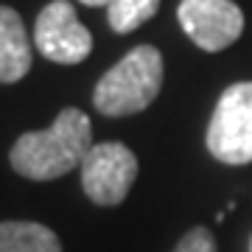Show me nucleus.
I'll return each mask as SVG.
<instances>
[{
  "label": "nucleus",
  "instance_id": "f257e3e1",
  "mask_svg": "<svg viewBox=\"0 0 252 252\" xmlns=\"http://www.w3.org/2000/svg\"><path fill=\"white\" fill-rule=\"evenodd\" d=\"M93 149L90 118L76 107H64L48 129L26 132L9 152L11 168L34 182H51L79 168Z\"/></svg>",
  "mask_w": 252,
  "mask_h": 252
},
{
  "label": "nucleus",
  "instance_id": "f03ea898",
  "mask_svg": "<svg viewBox=\"0 0 252 252\" xmlns=\"http://www.w3.org/2000/svg\"><path fill=\"white\" fill-rule=\"evenodd\" d=\"M162 54L154 45H137L98 79L93 90V104L107 118L137 115L154 104L162 87Z\"/></svg>",
  "mask_w": 252,
  "mask_h": 252
},
{
  "label": "nucleus",
  "instance_id": "7ed1b4c3",
  "mask_svg": "<svg viewBox=\"0 0 252 252\" xmlns=\"http://www.w3.org/2000/svg\"><path fill=\"white\" fill-rule=\"evenodd\" d=\"M205 146L224 165L252 162V81L230 84L207 124Z\"/></svg>",
  "mask_w": 252,
  "mask_h": 252
},
{
  "label": "nucleus",
  "instance_id": "20e7f679",
  "mask_svg": "<svg viewBox=\"0 0 252 252\" xmlns=\"http://www.w3.org/2000/svg\"><path fill=\"white\" fill-rule=\"evenodd\" d=\"M79 168L87 199L101 207L121 205L137 180V157L124 143H95Z\"/></svg>",
  "mask_w": 252,
  "mask_h": 252
},
{
  "label": "nucleus",
  "instance_id": "39448f33",
  "mask_svg": "<svg viewBox=\"0 0 252 252\" xmlns=\"http://www.w3.org/2000/svg\"><path fill=\"white\" fill-rule=\"evenodd\" d=\"M34 45L56 64H79L93 51V34L79 23L70 0H51L34 23Z\"/></svg>",
  "mask_w": 252,
  "mask_h": 252
},
{
  "label": "nucleus",
  "instance_id": "423d86ee",
  "mask_svg": "<svg viewBox=\"0 0 252 252\" xmlns=\"http://www.w3.org/2000/svg\"><path fill=\"white\" fill-rule=\"evenodd\" d=\"M177 20L185 36L207 54L230 48L244 31V11L233 0H182Z\"/></svg>",
  "mask_w": 252,
  "mask_h": 252
},
{
  "label": "nucleus",
  "instance_id": "0eeeda50",
  "mask_svg": "<svg viewBox=\"0 0 252 252\" xmlns=\"http://www.w3.org/2000/svg\"><path fill=\"white\" fill-rule=\"evenodd\" d=\"M31 42L23 17L11 6H0V84H17L31 70Z\"/></svg>",
  "mask_w": 252,
  "mask_h": 252
},
{
  "label": "nucleus",
  "instance_id": "6e6552de",
  "mask_svg": "<svg viewBox=\"0 0 252 252\" xmlns=\"http://www.w3.org/2000/svg\"><path fill=\"white\" fill-rule=\"evenodd\" d=\"M0 252H62V244L39 221H0Z\"/></svg>",
  "mask_w": 252,
  "mask_h": 252
},
{
  "label": "nucleus",
  "instance_id": "1a4fd4ad",
  "mask_svg": "<svg viewBox=\"0 0 252 252\" xmlns=\"http://www.w3.org/2000/svg\"><path fill=\"white\" fill-rule=\"evenodd\" d=\"M160 0H112L107 6V23L115 34H129L157 14Z\"/></svg>",
  "mask_w": 252,
  "mask_h": 252
},
{
  "label": "nucleus",
  "instance_id": "9d476101",
  "mask_svg": "<svg viewBox=\"0 0 252 252\" xmlns=\"http://www.w3.org/2000/svg\"><path fill=\"white\" fill-rule=\"evenodd\" d=\"M174 252H219V250H216V238L207 227H190L177 241Z\"/></svg>",
  "mask_w": 252,
  "mask_h": 252
},
{
  "label": "nucleus",
  "instance_id": "9b49d317",
  "mask_svg": "<svg viewBox=\"0 0 252 252\" xmlns=\"http://www.w3.org/2000/svg\"><path fill=\"white\" fill-rule=\"evenodd\" d=\"M79 3H84V6H109L112 0H79Z\"/></svg>",
  "mask_w": 252,
  "mask_h": 252
}]
</instances>
